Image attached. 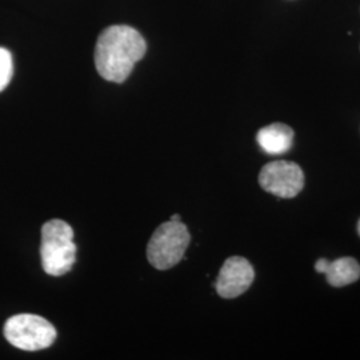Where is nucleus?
<instances>
[{"instance_id":"nucleus-5","label":"nucleus","mask_w":360,"mask_h":360,"mask_svg":"<svg viewBox=\"0 0 360 360\" xmlns=\"http://www.w3.org/2000/svg\"><path fill=\"white\" fill-rule=\"evenodd\" d=\"M260 187L279 198H295L304 187V174L294 162L278 160L262 168L259 174Z\"/></svg>"},{"instance_id":"nucleus-2","label":"nucleus","mask_w":360,"mask_h":360,"mask_svg":"<svg viewBox=\"0 0 360 360\" xmlns=\"http://www.w3.org/2000/svg\"><path fill=\"white\" fill-rule=\"evenodd\" d=\"M40 257L43 270L51 276H62L71 271L77 260V245L74 243V231L65 220L52 219L44 223Z\"/></svg>"},{"instance_id":"nucleus-10","label":"nucleus","mask_w":360,"mask_h":360,"mask_svg":"<svg viewBox=\"0 0 360 360\" xmlns=\"http://www.w3.org/2000/svg\"><path fill=\"white\" fill-rule=\"evenodd\" d=\"M169 220H174V221H181V219H180V215H178V214H175V215H172L171 217V219Z\"/></svg>"},{"instance_id":"nucleus-9","label":"nucleus","mask_w":360,"mask_h":360,"mask_svg":"<svg viewBox=\"0 0 360 360\" xmlns=\"http://www.w3.org/2000/svg\"><path fill=\"white\" fill-rule=\"evenodd\" d=\"M13 74V62L11 52L0 47V92L11 82Z\"/></svg>"},{"instance_id":"nucleus-4","label":"nucleus","mask_w":360,"mask_h":360,"mask_svg":"<svg viewBox=\"0 0 360 360\" xmlns=\"http://www.w3.org/2000/svg\"><path fill=\"white\" fill-rule=\"evenodd\" d=\"M56 335L51 323L32 314L15 315L4 324L6 339L13 347L23 351H39L50 347Z\"/></svg>"},{"instance_id":"nucleus-11","label":"nucleus","mask_w":360,"mask_h":360,"mask_svg":"<svg viewBox=\"0 0 360 360\" xmlns=\"http://www.w3.org/2000/svg\"><path fill=\"white\" fill-rule=\"evenodd\" d=\"M358 232H359V235H360V220H359V223H358Z\"/></svg>"},{"instance_id":"nucleus-8","label":"nucleus","mask_w":360,"mask_h":360,"mask_svg":"<svg viewBox=\"0 0 360 360\" xmlns=\"http://www.w3.org/2000/svg\"><path fill=\"white\" fill-rule=\"evenodd\" d=\"M257 141L264 153L271 155L283 154L292 147L294 131L283 123H274L257 132Z\"/></svg>"},{"instance_id":"nucleus-1","label":"nucleus","mask_w":360,"mask_h":360,"mask_svg":"<svg viewBox=\"0 0 360 360\" xmlns=\"http://www.w3.org/2000/svg\"><path fill=\"white\" fill-rule=\"evenodd\" d=\"M146 51V40L132 27H108L98 39L95 65L105 80L123 83Z\"/></svg>"},{"instance_id":"nucleus-6","label":"nucleus","mask_w":360,"mask_h":360,"mask_svg":"<svg viewBox=\"0 0 360 360\" xmlns=\"http://www.w3.org/2000/svg\"><path fill=\"white\" fill-rule=\"evenodd\" d=\"M255 279L251 263L242 257H229L221 266L215 282L217 292L224 299L243 295Z\"/></svg>"},{"instance_id":"nucleus-3","label":"nucleus","mask_w":360,"mask_h":360,"mask_svg":"<svg viewBox=\"0 0 360 360\" xmlns=\"http://www.w3.org/2000/svg\"><path fill=\"white\" fill-rule=\"evenodd\" d=\"M191 236L181 221L168 220L155 230L148 245L147 257L156 270H169L184 257Z\"/></svg>"},{"instance_id":"nucleus-7","label":"nucleus","mask_w":360,"mask_h":360,"mask_svg":"<svg viewBox=\"0 0 360 360\" xmlns=\"http://www.w3.org/2000/svg\"><path fill=\"white\" fill-rule=\"evenodd\" d=\"M315 270L324 274L327 282L334 287H345L355 283L360 278V264L354 257H340L334 262L318 259L315 263Z\"/></svg>"}]
</instances>
